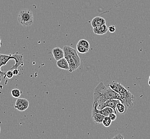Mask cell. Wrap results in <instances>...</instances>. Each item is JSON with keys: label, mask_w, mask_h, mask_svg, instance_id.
<instances>
[{"label": "cell", "mask_w": 150, "mask_h": 139, "mask_svg": "<svg viewBox=\"0 0 150 139\" xmlns=\"http://www.w3.org/2000/svg\"><path fill=\"white\" fill-rule=\"evenodd\" d=\"M19 23L24 27L30 26L33 24V14L30 9H23L19 12L18 16Z\"/></svg>", "instance_id": "cell-1"}, {"label": "cell", "mask_w": 150, "mask_h": 139, "mask_svg": "<svg viewBox=\"0 0 150 139\" xmlns=\"http://www.w3.org/2000/svg\"><path fill=\"white\" fill-rule=\"evenodd\" d=\"M119 94L121 97V102L126 106L127 109L132 108L134 106V102L135 100V97L126 88L123 87L120 91Z\"/></svg>", "instance_id": "cell-2"}, {"label": "cell", "mask_w": 150, "mask_h": 139, "mask_svg": "<svg viewBox=\"0 0 150 139\" xmlns=\"http://www.w3.org/2000/svg\"><path fill=\"white\" fill-rule=\"evenodd\" d=\"M64 52V55H69L72 56L75 60L76 62L80 67L81 65V60L79 56L77 51L75 50V49L72 48L69 45H65L64 46L63 48Z\"/></svg>", "instance_id": "cell-3"}, {"label": "cell", "mask_w": 150, "mask_h": 139, "mask_svg": "<svg viewBox=\"0 0 150 139\" xmlns=\"http://www.w3.org/2000/svg\"><path fill=\"white\" fill-rule=\"evenodd\" d=\"M30 103L27 99L18 98L16 101L15 108L19 111H24L29 107Z\"/></svg>", "instance_id": "cell-4"}, {"label": "cell", "mask_w": 150, "mask_h": 139, "mask_svg": "<svg viewBox=\"0 0 150 139\" xmlns=\"http://www.w3.org/2000/svg\"><path fill=\"white\" fill-rule=\"evenodd\" d=\"M10 60L13 59L15 61V64L10 69V70L18 69L19 67L23 65L24 58L23 55L18 54V52H16L13 54L10 55Z\"/></svg>", "instance_id": "cell-5"}, {"label": "cell", "mask_w": 150, "mask_h": 139, "mask_svg": "<svg viewBox=\"0 0 150 139\" xmlns=\"http://www.w3.org/2000/svg\"><path fill=\"white\" fill-rule=\"evenodd\" d=\"M120 100H117V99H109L106 102H105L104 103H103L102 105L98 106L97 107V109L100 110V109H103L105 107H111L112 108L114 109L115 111H116V106H117V104L119 103H120Z\"/></svg>", "instance_id": "cell-6"}, {"label": "cell", "mask_w": 150, "mask_h": 139, "mask_svg": "<svg viewBox=\"0 0 150 139\" xmlns=\"http://www.w3.org/2000/svg\"><path fill=\"white\" fill-rule=\"evenodd\" d=\"M64 57L66 58V60L69 65V71L70 72H72L74 71L80 67L79 66L77 62L75 61V59L71 55H65Z\"/></svg>", "instance_id": "cell-7"}, {"label": "cell", "mask_w": 150, "mask_h": 139, "mask_svg": "<svg viewBox=\"0 0 150 139\" xmlns=\"http://www.w3.org/2000/svg\"><path fill=\"white\" fill-rule=\"evenodd\" d=\"M52 53L54 59L57 61L63 58L65 56L63 49L60 48L59 47H56L53 49L52 50Z\"/></svg>", "instance_id": "cell-8"}, {"label": "cell", "mask_w": 150, "mask_h": 139, "mask_svg": "<svg viewBox=\"0 0 150 139\" xmlns=\"http://www.w3.org/2000/svg\"><path fill=\"white\" fill-rule=\"evenodd\" d=\"M108 27L107 26L106 24L93 28V33L95 34L100 35L105 34L108 32Z\"/></svg>", "instance_id": "cell-9"}, {"label": "cell", "mask_w": 150, "mask_h": 139, "mask_svg": "<svg viewBox=\"0 0 150 139\" xmlns=\"http://www.w3.org/2000/svg\"><path fill=\"white\" fill-rule=\"evenodd\" d=\"M106 24V21L105 19L99 16H97L93 18L91 21V25L92 27H95L99 26L102 25Z\"/></svg>", "instance_id": "cell-10"}, {"label": "cell", "mask_w": 150, "mask_h": 139, "mask_svg": "<svg viewBox=\"0 0 150 139\" xmlns=\"http://www.w3.org/2000/svg\"><path fill=\"white\" fill-rule=\"evenodd\" d=\"M108 87L111 88L112 90L115 91V92H117V93H120V91L122 89V88L124 87L123 85L121 84H120L119 82H117L115 81L111 82L109 84H108Z\"/></svg>", "instance_id": "cell-11"}, {"label": "cell", "mask_w": 150, "mask_h": 139, "mask_svg": "<svg viewBox=\"0 0 150 139\" xmlns=\"http://www.w3.org/2000/svg\"><path fill=\"white\" fill-rule=\"evenodd\" d=\"M56 64H57V67L60 69L65 70L67 71L69 70V63L66 60V58L65 57L57 61Z\"/></svg>", "instance_id": "cell-12"}, {"label": "cell", "mask_w": 150, "mask_h": 139, "mask_svg": "<svg viewBox=\"0 0 150 139\" xmlns=\"http://www.w3.org/2000/svg\"><path fill=\"white\" fill-rule=\"evenodd\" d=\"M104 117L105 116L100 113H96L93 116H92L94 123L96 124H102L103 121Z\"/></svg>", "instance_id": "cell-13"}, {"label": "cell", "mask_w": 150, "mask_h": 139, "mask_svg": "<svg viewBox=\"0 0 150 139\" xmlns=\"http://www.w3.org/2000/svg\"><path fill=\"white\" fill-rule=\"evenodd\" d=\"M115 110L119 113L120 115H123L127 112L128 109H127L126 106H125L123 103H121L120 102V103L117 104V106H116Z\"/></svg>", "instance_id": "cell-14"}, {"label": "cell", "mask_w": 150, "mask_h": 139, "mask_svg": "<svg viewBox=\"0 0 150 139\" xmlns=\"http://www.w3.org/2000/svg\"><path fill=\"white\" fill-rule=\"evenodd\" d=\"M76 50L79 53L81 54H86L89 51V49L79 43L76 45Z\"/></svg>", "instance_id": "cell-15"}, {"label": "cell", "mask_w": 150, "mask_h": 139, "mask_svg": "<svg viewBox=\"0 0 150 139\" xmlns=\"http://www.w3.org/2000/svg\"><path fill=\"white\" fill-rule=\"evenodd\" d=\"M112 120L109 116H105L103 121L102 124L105 127H108L112 124Z\"/></svg>", "instance_id": "cell-16"}, {"label": "cell", "mask_w": 150, "mask_h": 139, "mask_svg": "<svg viewBox=\"0 0 150 139\" xmlns=\"http://www.w3.org/2000/svg\"><path fill=\"white\" fill-rule=\"evenodd\" d=\"M11 93V95L12 96L15 97V98H17V99H18L19 97L21 96V93H22L21 91H20L19 89H17V88L13 89Z\"/></svg>", "instance_id": "cell-17"}, {"label": "cell", "mask_w": 150, "mask_h": 139, "mask_svg": "<svg viewBox=\"0 0 150 139\" xmlns=\"http://www.w3.org/2000/svg\"><path fill=\"white\" fill-rule=\"evenodd\" d=\"M79 44L81 45H83L84 47H86V48L88 49L89 50V49L90 48V43H89L86 40L81 39L79 41L78 43Z\"/></svg>", "instance_id": "cell-18"}, {"label": "cell", "mask_w": 150, "mask_h": 139, "mask_svg": "<svg viewBox=\"0 0 150 139\" xmlns=\"http://www.w3.org/2000/svg\"><path fill=\"white\" fill-rule=\"evenodd\" d=\"M0 56H1L2 61L3 64H4V65H6V64L8 63V62L10 60V55L0 54Z\"/></svg>", "instance_id": "cell-19"}, {"label": "cell", "mask_w": 150, "mask_h": 139, "mask_svg": "<svg viewBox=\"0 0 150 139\" xmlns=\"http://www.w3.org/2000/svg\"><path fill=\"white\" fill-rule=\"evenodd\" d=\"M108 116H109L110 118H111V119L112 121H115L117 119V115L116 114V113H115V112H113V113H112L111 114H110Z\"/></svg>", "instance_id": "cell-20"}, {"label": "cell", "mask_w": 150, "mask_h": 139, "mask_svg": "<svg viewBox=\"0 0 150 139\" xmlns=\"http://www.w3.org/2000/svg\"><path fill=\"white\" fill-rule=\"evenodd\" d=\"M13 76H14V74H13V71H12V70H10L9 71H8L6 73V76L9 79L12 78Z\"/></svg>", "instance_id": "cell-21"}, {"label": "cell", "mask_w": 150, "mask_h": 139, "mask_svg": "<svg viewBox=\"0 0 150 139\" xmlns=\"http://www.w3.org/2000/svg\"><path fill=\"white\" fill-rule=\"evenodd\" d=\"M108 31L111 33H113L115 32V31L116 30V28L114 25H111L110 26L108 27Z\"/></svg>", "instance_id": "cell-22"}, {"label": "cell", "mask_w": 150, "mask_h": 139, "mask_svg": "<svg viewBox=\"0 0 150 139\" xmlns=\"http://www.w3.org/2000/svg\"><path fill=\"white\" fill-rule=\"evenodd\" d=\"M119 139H123L124 137L122 136V135L120 134H117V135H115V136L113 137V139H119Z\"/></svg>", "instance_id": "cell-23"}, {"label": "cell", "mask_w": 150, "mask_h": 139, "mask_svg": "<svg viewBox=\"0 0 150 139\" xmlns=\"http://www.w3.org/2000/svg\"><path fill=\"white\" fill-rule=\"evenodd\" d=\"M12 71H13L14 75H15V76H17L18 75V73H19V70H18V69L12 70Z\"/></svg>", "instance_id": "cell-24"}, {"label": "cell", "mask_w": 150, "mask_h": 139, "mask_svg": "<svg viewBox=\"0 0 150 139\" xmlns=\"http://www.w3.org/2000/svg\"><path fill=\"white\" fill-rule=\"evenodd\" d=\"M3 65H4V64H3V62L2 61V59H1V56H0V72H2L1 70V67H2Z\"/></svg>", "instance_id": "cell-25"}, {"label": "cell", "mask_w": 150, "mask_h": 139, "mask_svg": "<svg viewBox=\"0 0 150 139\" xmlns=\"http://www.w3.org/2000/svg\"><path fill=\"white\" fill-rule=\"evenodd\" d=\"M6 74V73L3 72H0V79H2V76H3V75H5Z\"/></svg>", "instance_id": "cell-26"}, {"label": "cell", "mask_w": 150, "mask_h": 139, "mask_svg": "<svg viewBox=\"0 0 150 139\" xmlns=\"http://www.w3.org/2000/svg\"><path fill=\"white\" fill-rule=\"evenodd\" d=\"M1 45H2V42H1V39H0V48L1 47Z\"/></svg>", "instance_id": "cell-27"}, {"label": "cell", "mask_w": 150, "mask_h": 139, "mask_svg": "<svg viewBox=\"0 0 150 139\" xmlns=\"http://www.w3.org/2000/svg\"><path fill=\"white\" fill-rule=\"evenodd\" d=\"M1 79H0V83H1Z\"/></svg>", "instance_id": "cell-28"}, {"label": "cell", "mask_w": 150, "mask_h": 139, "mask_svg": "<svg viewBox=\"0 0 150 139\" xmlns=\"http://www.w3.org/2000/svg\"><path fill=\"white\" fill-rule=\"evenodd\" d=\"M0 132H1V126H0Z\"/></svg>", "instance_id": "cell-29"}, {"label": "cell", "mask_w": 150, "mask_h": 139, "mask_svg": "<svg viewBox=\"0 0 150 139\" xmlns=\"http://www.w3.org/2000/svg\"><path fill=\"white\" fill-rule=\"evenodd\" d=\"M0 39H1V36H0Z\"/></svg>", "instance_id": "cell-30"}]
</instances>
